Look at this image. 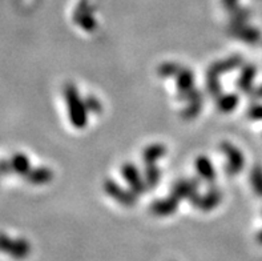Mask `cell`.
Listing matches in <instances>:
<instances>
[{"instance_id": "3957f363", "label": "cell", "mask_w": 262, "mask_h": 261, "mask_svg": "<svg viewBox=\"0 0 262 261\" xmlns=\"http://www.w3.org/2000/svg\"><path fill=\"white\" fill-rule=\"evenodd\" d=\"M105 191H107V194L115 197V200H117L118 203L124 204V205H132L136 201L134 196H132L127 191H124L123 188H120L115 181H107L105 183Z\"/></svg>"}, {"instance_id": "52a82bcc", "label": "cell", "mask_w": 262, "mask_h": 261, "mask_svg": "<svg viewBox=\"0 0 262 261\" xmlns=\"http://www.w3.org/2000/svg\"><path fill=\"white\" fill-rule=\"evenodd\" d=\"M176 208H177V200H176L175 196H172L166 200H161V201L154 203L152 205V212L159 214V216H166V214L175 212Z\"/></svg>"}, {"instance_id": "30bf717a", "label": "cell", "mask_w": 262, "mask_h": 261, "mask_svg": "<svg viewBox=\"0 0 262 261\" xmlns=\"http://www.w3.org/2000/svg\"><path fill=\"white\" fill-rule=\"evenodd\" d=\"M165 152H166V149H165L164 147L160 146V144H154V146L148 147V148L143 152V159H144L147 164H153L157 159L163 157Z\"/></svg>"}, {"instance_id": "2e32d148", "label": "cell", "mask_w": 262, "mask_h": 261, "mask_svg": "<svg viewBox=\"0 0 262 261\" xmlns=\"http://www.w3.org/2000/svg\"><path fill=\"white\" fill-rule=\"evenodd\" d=\"M254 75H256V71H254V68L249 67L246 68L244 72H242V76L240 78V82H238V85L241 87L242 89H246L253 82V78H254Z\"/></svg>"}, {"instance_id": "5b68a950", "label": "cell", "mask_w": 262, "mask_h": 261, "mask_svg": "<svg viewBox=\"0 0 262 261\" xmlns=\"http://www.w3.org/2000/svg\"><path fill=\"white\" fill-rule=\"evenodd\" d=\"M220 201H221V194L218 191H211L204 197H198L197 200H193V204L196 207L204 209V211H209V209L214 208L217 204H220Z\"/></svg>"}, {"instance_id": "277c9868", "label": "cell", "mask_w": 262, "mask_h": 261, "mask_svg": "<svg viewBox=\"0 0 262 261\" xmlns=\"http://www.w3.org/2000/svg\"><path fill=\"white\" fill-rule=\"evenodd\" d=\"M123 173L125 179H127V181L129 183V185L132 187L134 192H137V194H141V192H144L145 191V183L141 180L140 178L139 172L136 171V168L132 167V165H125L123 168Z\"/></svg>"}, {"instance_id": "5bb4252c", "label": "cell", "mask_w": 262, "mask_h": 261, "mask_svg": "<svg viewBox=\"0 0 262 261\" xmlns=\"http://www.w3.org/2000/svg\"><path fill=\"white\" fill-rule=\"evenodd\" d=\"M252 185L256 194L262 196V168L256 167L252 172Z\"/></svg>"}, {"instance_id": "7c38bea8", "label": "cell", "mask_w": 262, "mask_h": 261, "mask_svg": "<svg viewBox=\"0 0 262 261\" xmlns=\"http://www.w3.org/2000/svg\"><path fill=\"white\" fill-rule=\"evenodd\" d=\"M234 36L240 37L245 42L254 43L257 40L258 32L256 30H252V28H233V32H231Z\"/></svg>"}, {"instance_id": "9a60e30c", "label": "cell", "mask_w": 262, "mask_h": 261, "mask_svg": "<svg viewBox=\"0 0 262 261\" xmlns=\"http://www.w3.org/2000/svg\"><path fill=\"white\" fill-rule=\"evenodd\" d=\"M160 180V171L153 167V164H148V169H147V179H145V183L148 184L149 187H153L156 184L159 183Z\"/></svg>"}, {"instance_id": "4fadbf2b", "label": "cell", "mask_w": 262, "mask_h": 261, "mask_svg": "<svg viewBox=\"0 0 262 261\" xmlns=\"http://www.w3.org/2000/svg\"><path fill=\"white\" fill-rule=\"evenodd\" d=\"M52 178V173L49 169H44V168H40V169H36L31 172V175L28 176L30 181H32L33 184H44L47 181H49Z\"/></svg>"}, {"instance_id": "9c48e42d", "label": "cell", "mask_w": 262, "mask_h": 261, "mask_svg": "<svg viewBox=\"0 0 262 261\" xmlns=\"http://www.w3.org/2000/svg\"><path fill=\"white\" fill-rule=\"evenodd\" d=\"M193 73L190 72L189 69H180L177 72V87L181 94L189 92L192 87H193Z\"/></svg>"}, {"instance_id": "6da1fadb", "label": "cell", "mask_w": 262, "mask_h": 261, "mask_svg": "<svg viewBox=\"0 0 262 261\" xmlns=\"http://www.w3.org/2000/svg\"><path fill=\"white\" fill-rule=\"evenodd\" d=\"M64 96H66V101H67L68 110H69V116H71V121L75 127L82 128L87 123V105L82 104V101L79 98L77 89L72 84H67L64 88Z\"/></svg>"}, {"instance_id": "e0dca14e", "label": "cell", "mask_w": 262, "mask_h": 261, "mask_svg": "<svg viewBox=\"0 0 262 261\" xmlns=\"http://www.w3.org/2000/svg\"><path fill=\"white\" fill-rule=\"evenodd\" d=\"M237 104V98L233 95H228L225 98H222L221 101L218 103V107L221 111H231Z\"/></svg>"}, {"instance_id": "8fae6325", "label": "cell", "mask_w": 262, "mask_h": 261, "mask_svg": "<svg viewBox=\"0 0 262 261\" xmlns=\"http://www.w3.org/2000/svg\"><path fill=\"white\" fill-rule=\"evenodd\" d=\"M10 169L23 175V173L28 172L30 162H28V159L24 155H15V156L11 159Z\"/></svg>"}, {"instance_id": "7a4b0ae2", "label": "cell", "mask_w": 262, "mask_h": 261, "mask_svg": "<svg viewBox=\"0 0 262 261\" xmlns=\"http://www.w3.org/2000/svg\"><path fill=\"white\" fill-rule=\"evenodd\" d=\"M221 151L225 153L226 160H228L226 171L231 175L240 172L244 167V157H242L241 152L238 151L236 147H233L231 144H226V143L222 144Z\"/></svg>"}, {"instance_id": "ba28073f", "label": "cell", "mask_w": 262, "mask_h": 261, "mask_svg": "<svg viewBox=\"0 0 262 261\" xmlns=\"http://www.w3.org/2000/svg\"><path fill=\"white\" fill-rule=\"evenodd\" d=\"M196 169H197V172L200 175L201 178L205 179L208 181H213L214 180V176H216V173H214V169H213V165H212V163L205 159V157H200L197 162H196Z\"/></svg>"}, {"instance_id": "8992f818", "label": "cell", "mask_w": 262, "mask_h": 261, "mask_svg": "<svg viewBox=\"0 0 262 261\" xmlns=\"http://www.w3.org/2000/svg\"><path fill=\"white\" fill-rule=\"evenodd\" d=\"M196 192V183L192 180H181L173 185V196L179 197H193Z\"/></svg>"}, {"instance_id": "ac0fdd59", "label": "cell", "mask_w": 262, "mask_h": 261, "mask_svg": "<svg viewBox=\"0 0 262 261\" xmlns=\"http://www.w3.org/2000/svg\"><path fill=\"white\" fill-rule=\"evenodd\" d=\"M249 116L253 119H262V105H256L254 108L249 111Z\"/></svg>"}]
</instances>
